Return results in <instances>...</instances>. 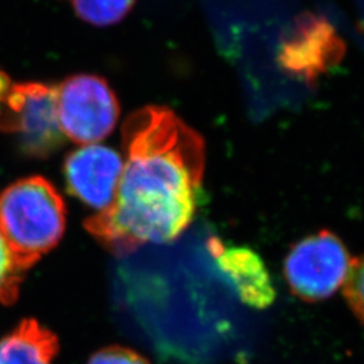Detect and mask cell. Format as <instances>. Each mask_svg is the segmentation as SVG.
<instances>
[{
  "instance_id": "obj_1",
  "label": "cell",
  "mask_w": 364,
  "mask_h": 364,
  "mask_svg": "<svg viewBox=\"0 0 364 364\" xmlns=\"http://www.w3.org/2000/svg\"><path fill=\"white\" fill-rule=\"evenodd\" d=\"M126 156L114 204L84 221L108 251L123 255L169 243L193 220L205 170V144L171 109L147 105L122 127Z\"/></svg>"
},
{
  "instance_id": "obj_2",
  "label": "cell",
  "mask_w": 364,
  "mask_h": 364,
  "mask_svg": "<svg viewBox=\"0 0 364 364\" xmlns=\"http://www.w3.org/2000/svg\"><path fill=\"white\" fill-rule=\"evenodd\" d=\"M65 224L64 198L42 176L18 180L0 193V234L23 273L60 243Z\"/></svg>"
},
{
  "instance_id": "obj_3",
  "label": "cell",
  "mask_w": 364,
  "mask_h": 364,
  "mask_svg": "<svg viewBox=\"0 0 364 364\" xmlns=\"http://www.w3.org/2000/svg\"><path fill=\"white\" fill-rule=\"evenodd\" d=\"M0 132L13 135L30 158H48L64 146L57 111V87L15 82L0 69Z\"/></svg>"
},
{
  "instance_id": "obj_4",
  "label": "cell",
  "mask_w": 364,
  "mask_h": 364,
  "mask_svg": "<svg viewBox=\"0 0 364 364\" xmlns=\"http://www.w3.org/2000/svg\"><path fill=\"white\" fill-rule=\"evenodd\" d=\"M60 127L75 144H93L105 139L117 126L120 107L115 92L96 75H73L57 85Z\"/></svg>"
},
{
  "instance_id": "obj_5",
  "label": "cell",
  "mask_w": 364,
  "mask_h": 364,
  "mask_svg": "<svg viewBox=\"0 0 364 364\" xmlns=\"http://www.w3.org/2000/svg\"><path fill=\"white\" fill-rule=\"evenodd\" d=\"M352 260L333 232L320 231L306 236L287 254V285L294 296L308 302L329 299L344 285Z\"/></svg>"
},
{
  "instance_id": "obj_6",
  "label": "cell",
  "mask_w": 364,
  "mask_h": 364,
  "mask_svg": "<svg viewBox=\"0 0 364 364\" xmlns=\"http://www.w3.org/2000/svg\"><path fill=\"white\" fill-rule=\"evenodd\" d=\"M346 52L338 31L324 16L306 14L282 41L278 63L291 76L313 82L338 65Z\"/></svg>"
},
{
  "instance_id": "obj_7",
  "label": "cell",
  "mask_w": 364,
  "mask_h": 364,
  "mask_svg": "<svg viewBox=\"0 0 364 364\" xmlns=\"http://www.w3.org/2000/svg\"><path fill=\"white\" fill-rule=\"evenodd\" d=\"M124 161L117 150L93 144L70 151L64 161V178L69 195L95 209L109 208L117 197Z\"/></svg>"
},
{
  "instance_id": "obj_8",
  "label": "cell",
  "mask_w": 364,
  "mask_h": 364,
  "mask_svg": "<svg viewBox=\"0 0 364 364\" xmlns=\"http://www.w3.org/2000/svg\"><path fill=\"white\" fill-rule=\"evenodd\" d=\"M208 248L221 274L246 305L264 309L273 304L275 289L272 277L254 250L225 246L218 237L209 239Z\"/></svg>"
},
{
  "instance_id": "obj_9",
  "label": "cell",
  "mask_w": 364,
  "mask_h": 364,
  "mask_svg": "<svg viewBox=\"0 0 364 364\" xmlns=\"http://www.w3.org/2000/svg\"><path fill=\"white\" fill-rule=\"evenodd\" d=\"M58 338L34 318H25L0 340V364H53Z\"/></svg>"
},
{
  "instance_id": "obj_10",
  "label": "cell",
  "mask_w": 364,
  "mask_h": 364,
  "mask_svg": "<svg viewBox=\"0 0 364 364\" xmlns=\"http://www.w3.org/2000/svg\"><path fill=\"white\" fill-rule=\"evenodd\" d=\"M78 18L92 26L107 27L123 21L136 0H69Z\"/></svg>"
},
{
  "instance_id": "obj_11",
  "label": "cell",
  "mask_w": 364,
  "mask_h": 364,
  "mask_svg": "<svg viewBox=\"0 0 364 364\" xmlns=\"http://www.w3.org/2000/svg\"><path fill=\"white\" fill-rule=\"evenodd\" d=\"M23 272L14 262L7 243L0 234V304L13 305L19 297Z\"/></svg>"
},
{
  "instance_id": "obj_12",
  "label": "cell",
  "mask_w": 364,
  "mask_h": 364,
  "mask_svg": "<svg viewBox=\"0 0 364 364\" xmlns=\"http://www.w3.org/2000/svg\"><path fill=\"white\" fill-rule=\"evenodd\" d=\"M344 296L352 312L364 323V257L352 260L350 273L344 282Z\"/></svg>"
},
{
  "instance_id": "obj_13",
  "label": "cell",
  "mask_w": 364,
  "mask_h": 364,
  "mask_svg": "<svg viewBox=\"0 0 364 364\" xmlns=\"http://www.w3.org/2000/svg\"><path fill=\"white\" fill-rule=\"evenodd\" d=\"M87 364H151L141 353L127 347L109 346L95 352Z\"/></svg>"
}]
</instances>
